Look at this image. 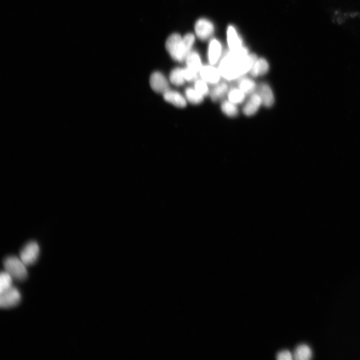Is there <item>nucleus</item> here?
Masks as SVG:
<instances>
[{
  "label": "nucleus",
  "mask_w": 360,
  "mask_h": 360,
  "mask_svg": "<svg viewBox=\"0 0 360 360\" xmlns=\"http://www.w3.org/2000/svg\"><path fill=\"white\" fill-rule=\"evenodd\" d=\"M244 47L228 52L220 61L218 69L222 77L228 81L238 80L250 72L257 60Z\"/></svg>",
  "instance_id": "f257e3e1"
},
{
  "label": "nucleus",
  "mask_w": 360,
  "mask_h": 360,
  "mask_svg": "<svg viewBox=\"0 0 360 360\" xmlns=\"http://www.w3.org/2000/svg\"><path fill=\"white\" fill-rule=\"evenodd\" d=\"M166 48L172 58L178 62L185 60L190 52L186 47L183 38L178 34H173L168 38Z\"/></svg>",
  "instance_id": "f03ea898"
},
{
  "label": "nucleus",
  "mask_w": 360,
  "mask_h": 360,
  "mask_svg": "<svg viewBox=\"0 0 360 360\" xmlns=\"http://www.w3.org/2000/svg\"><path fill=\"white\" fill-rule=\"evenodd\" d=\"M3 265L5 270L15 280H23L28 276L26 266L20 258L14 256H8L4 259Z\"/></svg>",
  "instance_id": "7ed1b4c3"
},
{
  "label": "nucleus",
  "mask_w": 360,
  "mask_h": 360,
  "mask_svg": "<svg viewBox=\"0 0 360 360\" xmlns=\"http://www.w3.org/2000/svg\"><path fill=\"white\" fill-rule=\"evenodd\" d=\"M40 254L38 243L30 241L26 244L20 252V258L27 266L34 264L37 260Z\"/></svg>",
  "instance_id": "20e7f679"
},
{
  "label": "nucleus",
  "mask_w": 360,
  "mask_h": 360,
  "mask_svg": "<svg viewBox=\"0 0 360 360\" xmlns=\"http://www.w3.org/2000/svg\"><path fill=\"white\" fill-rule=\"evenodd\" d=\"M0 294V306L2 308L14 307L18 304L21 300L20 292L13 286Z\"/></svg>",
  "instance_id": "39448f33"
},
{
  "label": "nucleus",
  "mask_w": 360,
  "mask_h": 360,
  "mask_svg": "<svg viewBox=\"0 0 360 360\" xmlns=\"http://www.w3.org/2000/svg\"><path fill=\"white\" fill-rule=\"evenodd\" d=\"M199 74L201 78L207 83L214 85L220 82V78H222L218 68H216L214 65L210 64L202 66Z\"/></svg>",
  "instance_id": "423d86ee"
},
{
  "label": "nucleus",
  "mask_w": 360,
  "mask_h": 360,
  "mask_svg": "<svg viewBox=\"0 0 360 360\" xmlns=\"http://www.w3.org/2000/svg\"><path fill=\"white\" fill-rule=\"evenodd\" d=\"M194 28L196 36L202 40L209 38L214 30L212 24L206 18H200L197 20Z\"/></svg>",
  "instance_id": "0eeeda50"
},
{
  "label": "nucleus",
  "mask_w": 360,
  "mask_h": 360,
  "mask_svg": "<svg viewBox=\"0 0 360 360\" xmlns=\"http://www.w3.org/2000/svg\"><path fill=\"white\" fill-rule=\"evenodd\" d=\"M152 88L156 92L164 94L169 90V84L166 78L160 72L152 74L150 79Z\"/></svg>",
  "instance_id": "6e6552de"
},
{
  "label": "nucleus",
  "mask_w": 360,
  "mask_h": 360,
  "mask_svg": "<svg viewBox=\"0 0 360 360\" xmlns=\"http://www.w3.org/2000/svg\"><path fill=\"white\" fill-rule=\"evenodd\" d=\"M262 104V102L260 96L258 92H254L244 105L242 112L246 116H252L256 114Z\"/></svg>",
  "instance_id": "1a4fd4ad"
},
{
  "label": "nucleus",
  "mask_w": 360,
  "mask_h": 360,
  "mask_svg": "<svg viewBox=\"0 0 360 360\" xmlns=\"http://www.w3.org/2000/svg\"><path fill=\"white\" fill-rule=\"evenodd\" d=\"M258 93L261 98L262 104L266 107L270 108L274 105V96L270 86L268 83H262L258 88Z\"/></svg>",
  "instance_id": "9d476101"
},
{
  "label": "nucleus",
  "mask_w": 360,
  "mask_h": 360,
  "mask_svg": "<svg viewBox=\"0 0 360 360\" xmlns=\"http://www.w3.org/2000/svg\"><path fill=\"white\" fill-rule=\"evenodd\" d=\"M164 94V99L176 106L184 108L186 104V98L178 92L168 90Z\"/></svg>",
  "instance_id": "9b49d317"
},
{
  "label": "nucleus",
  "mask_w": 360,
  "mask_h": 360,
  "mask_svg": "<svg viewBox=\"0 0 360 360\" xmlns=\"http://www.w3.org/2000/svg\"><path fill=\"white\" fill-rule=\"evenodd\" d=\"M222 52L220 42L216 39L212 40L209 45L208 50V61L210 64L214 65L218 62Z\"/></svg>",
  "instance_id": "f8f14e48"
},
{
  "label": "nucleus",
  "mask_w": 360,
  "mask_h": 360,
  "mask_svg": "<svg viewBox=\"0 0 360 360\" xmlns=\"http://www.w3.org/2000/svg\"><path fill=\"white\" fill-rule=\"evenodd\" d=\"M228 84L226 82H220L214 84L209 94L212 101L217 102L228 94Z\"/></svg>",
  "instance_id": "ddd939ff"
},
{
  "label": "nucleus",
  "mask_w": 360,
  "mask_h": 360,
  "mask_svg": "<svg viewBox=\"0 0 360 360\" xmlns=\"http://www.w3.org/2000/svg\"><path fill=\"white\" fill-rule=\"evenodd\" d=\"M269 68V64L266 59L257 58L250 72L252 76L257 77L266 74Z\"/></svg>",
  "instance_id": "4468645a"
},
{
  "label": "nucleus",
  "mask_w": 360,
  "mask_h": 360,
  "mask_svg": "<svg viewBox=\"0 0 360 360\" xmlns=\"http://www.w3.org/2000/svg\"><path fill=\"white\" fill-rule=\"evenodd\" d=\"M228 46L230 50H235L242 47V41L233 26H228L227 30Z\"/></svg>",
  "instance_id": "2eb2a0df"
},
{
  "label": "nucleus",
  "mask_w": 360,
  "mask_h": 360,
  "mask_svg": "<svg viewBox=\"0 0 360 360\" xmlns=\"http://www.w3.org/2000/svg\"><path fill=\"white\" fill-rule=\"evenodd\" d=\"M186 67L199 73L202 64L199 54L194 51H190L186 59Z\"/></svg>",
  "instance_id": "dca6fc26"
},
{
  "label": "nucleus",
  "mask_w": 360,
  "mask_h": 360,
  "mask_svg": "<svg viewBox=\"0 0 360 360\" xmlns=\"http://www.w3.org/2000/svg\"><path fill=\"white\" fill-rule=\"evenodd\" d=\"M238 86L246 95L252 94L256 88L255 82L250 78L244 76L238 79Z\"/></svg>",
  "instance_id": "f3484780"
},
{
  "label": "nucleus",
  "mask_w": 360,
  "mask_h": 360,
  "mask_svg": "<svg viewBox=\"0 0 360 360\" xmlns=\"http://www.w3.org/2000/svg\"><path fill=\"white\" fill-rule=\"evenodd\" d=\"M312 353L311 348L306 344L298 346L295 350L293 357L296 360H304L310 359Z\"/></svg>",
  "instance_id": "a211bd4d"
},
{
  "label": "nucleus",
  "mask_w": 360,
  "mask_h": 360,
  "mask_svg": "<svg viewBox=\"0 0 360 360\" xmlns=\"http://www.w3.org/2000/svg\"><path fill=\"white\" fill-rule=\"evenodd\" d=\"M228 100L238 104L243 102L246 98V94L238 87L232 88L228 92Z\"/></svg>",
  "instance_id": "6ab92c4d"
},
{
  "label": "nucleus",
  "mask_w": 360,
  "mask_h": 360,
  "mask_svg": "<svg viewBox=\"0 0 360 360\" xmlns=\"http://www.w3.org/2000/svg\"><path fill=\"white\" fill-rule=\"evenodd\" d=\"M222 112L226 116L233 118L238 115V109L237 104L229 100H224L220 106Z\"/></svg>",
  "instance_id": "aec40b11"
},
{
  "label": "nucleus",
  "mask_w": 360,
  "mask_h": 360,
  "mask_svg": "<svg viewBox=\"0 0 360 360\" xmlns=\"http://www.w3.org/2000/svg\"><path fill=\"white\" fill-rule=\"evenodd\" d=\"M185 95L186 99L193 104H200L204 100V96L194 88H187L185 90Z\"/></svg>",
  "instance_id": "412c9836"
},
{
  "label": "nucleus",
  "mask_w": 360,
  "mask_h": 360,
  "mask_svg": "<svg viewBox=\"0 0 360 360\" xmlns=\"http://www.w3.org/2000/svg\"><path fill=\"white\" fill-rule=\"evenodd\" d=\"M12 278L6 270L2 272L0 275V293L12 286Z\"/></svg>",
  "instance_id": "4be33fe9"
},
{
  "label": "nucleus",
  "mask_w": 360,
  "mask_h": 360,
  "mask_svg": "<svg viewBox=\"0 0 360 360\" xmlns=\"http://www.w3.org/2000/svg\"><path fill=\"white\" fill-rule=\"evenodd\" d=\"M170 82L176 86L182 85L186 80L182 74V69L177 68L173 70L170 76Z\"/></svg>",
  "instance_id": "5701e85b"
},
{
  "label": "nucleus",
  "mask_w": 360,
  "mask_h": 360,
  "mask_svg": "<svg viewBox=\"0 0 360 360\" xmlns=\"http://www.w3.org/2000/svg\"><path fill=\"white\" fill-rule=\"evenodd\" d=\"M208 83L202 78L196 79L194 82V88L204 96L210 94Z\"/></svg>",
  "instance_id": "b1692460"
},
{
  "label": "nucleus",
  "mask_w": 360,
  "mask_h": 360,
  "mask_svg": "<svg viewBox=\"0 0 360 360\" xmlns=\"http://www.w3.org/2000/svg\"><path fill=\"white\" fill-rule=\"evenodd\" d=\"M182 74L186 80L192 81L197 78L198 73L186 67L182 69Z\"/></svg>",
  "instance_id": "393cba45"
},
{
  "label": "nucleus",
  "mask_w": 360,
  "mask_h": 360,
  "mask_svg": "<svg viewBox=\"0 0 360 360\" xmlns=\"http://www.w3.org/2000/svg\"><path fill=\"white\" fill-rule=\"evenodd\" d=\"M184 42L186 48L191 51V48L194 42V36L192 34H188L183 38Z\"/></svg>",
  "instance_id": "a878e982"
},
{
  "label": "nucleus",
  "mask_w": 360,
  "mask_h": 360,
  "mask_svg": "<svg viewBox=\"0 0 360 360\" xmlns=\"http://www.w3.org/2000/svg\"><path fill=\"white\" fill-rule=\"evenodd\" d=\"M276 358L278 360H290L293 358V356L288 350H284L277 354Z\"/></svg>",
  "instance_id": "bb28decb"
}]
</instances>
